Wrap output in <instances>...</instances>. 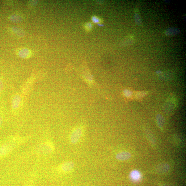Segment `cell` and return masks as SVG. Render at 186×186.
<instances>
[{"label":"cell","instance_id":"1","mask_svg":"<svg viewBox=\"0 0 186 186\" xmlns=\"http://www.w3.org/2000/svg\"><path fill=\"white\" fill-rule=\"evenodd\" d=\"M21 143V140L16 138L8 140L0 146V159L5 157L14 150Z\"/></svg>","mask_w":186,"mask_h":186},{"label":"cell","instance_id":"2","mask_svg":"<svg viewBox=\"0 0 186 186\" xmlns=\"http://www.w3.org/2000/svg\"><path fill=\"white\" fill-rule=\"evenodd\" d=\"M54 149L53 144L49 141L41 143L37 147L36 152L40 155H49L53 152Z\"/></svg>","mask_w":186,"mask_h":186},{"label":"cell","instance_id":"3","mask_svg":"<svg viewBox=\"0 0 186 186\" xmlns=\"http://www.w3.org/2000/svg\"><path fill=\"white\" fill-rule=\"evenodd\" d=\"M83 132V129L82 127H77L74 129L70 137V142L73 144L78 142L82 137Z\"/></svg>","mask_w":186,"mask_h":186},{"label":"cell","instance_id":"4","mask_svg":"<svg viewBox=\"0 0 186 186\" xmlns=\"http://www.w3.org/2000/svg\"><path fill=\"white\" fill-rule=\"evenodd\" d=\"M74 167L73 162L69 161L62 163L59 167L60 171L63 173H68L71 171Z\"/></svg>","mask_w":186,"mask_h":186},{"label":"cell","instance_id":"5","mask_svg":"<svg viewBox=\"0 0 186 186\" xmlns=\"http://www.w3.org/2000/svg\"><path fill=\"white\" fill-rule=\"evenodd\" d=\"M170 170L169 164L166 163H162L157 165L155 168L157 172L159 174H165L168 172Z\"/></svg>","mask_w":186,"mask_h":186},{"label":"cell","instance_id":"6","mask_svg":"<svg viewBox=\"0 0 186 186\" xmlns=\"http://www.w3.org/2000/svg\"><path fill=\"white\" fill-rule=\"evenodd\" d=\"M131 156L130 152L127 151H122L118 153L116 156V158L120 161H125L130 159Z\"/></svg>","mask_w":186,"mask_h":186},{"label":"cell","instance_id":"7","mask_svg":"<svg viewBox=\"0 0 186 186\" xmlns=\"http://www.w3.org/2000/svg\"><path fill=\"white\" fill-rule=\"evenodd\" d=\"M131 178L135 181L138 180L140 178V173L137 171H133L130 175Z\"/></svg>","mask_w":186,"mask_h":186},{"label":"cell","instance_id":"8","mask_svg":"<svg viewBox=\"0 0 186 186\" xmlns=\"http://www.w3.org/2000/svg\"><path fill=\"white\" fill-rule=\"evenodd\" d=\"M158 125L160 128H163L164 125V120L163 117L159 116L157 118Z\"/></svg>","mask_w":186,"mask_h":186},{"label":"cell","instance_id":"9","mask_svg":"<svg viewBox=\"0 0 186 186\" xmlns=\"http://www.w3.org/2000/svg\"><path fill=\"white\" fill-rule=\"evenodd\" d=\"M20 102V98L18 96L16 97V98H14L13 101L12 105L13 108H14L19 107Z\"/></svg>","mask_w":186,"mask_h":186},{"label":"cell","instance_id":"10","mask_svg":"<svg viewBox=\"0 0 186 186\" xmlns=\"http://www.w3.org/2000/svg\"><path fill=\"white\" fill-rule=\"evenodd\" d=\"M93 23H99L101 22L100 19L96 16H93L91 19Z\"/></svg>","mask_w":186,"mask_h":186},{"label":"cell","instance_id":"11","mask_svg":"<svg viewBox=\"0 0 186 186\" xmlns=\"http://www.w3.org/2000/svg\"><path fill=\"white\" fill-rule=\"evenodd\" d=\"M86 29L89 31L92 28V25L91 23H88L85 26Z\"/></svg>","mask_w":186,"mask_h":186},{"label":"cell","instance_id":"12","mask_svg":"<svg viewBox=\"0 0 186 186\" xmlns=\"http://www.w3.org/2000/svg\"><path fill=\"white\" fill-rule=\"evenodd\" d=\"M2 87H3L2 83V82H1V81H0V91H2Z\"/></svg>","mask_w":186,"mask_h":186},{"label":"cell","instance_id":"13","mask_svg":"<svg viewBox=\"0 0 186 186\" xmlns=\"http://www.w3.org/2000/svg\"><path fill=\"white\" fill-rule=\"evenodd\" d=\"M2 118L1 117V116H0V125H1V124H2Z\"/></svg>","mask_w":186,"mask_h":186},{"label":"cell","instance_id":"14","mask_svg":"<svg viewBox=\"0 0 186 186\" xmlns=\"http://www.w3.org/2000/svg\"><path fill=\"white\" fill-rule=\"evenodd\" d=\"M162 186H170L169 185L165 184V185H162Z\"/></svg>","mask_w":186,"mask_h":186},{"label":"cell","instance_id":"15","mask_svg":"<svg viewBox=\"0 0 186 186\" xmlns=\"http://www.w3.org/2000/svg\"><path fill=\"white\" fill-rule=\"evenodd\" d=\"M25 186H31L29 185H26Z\"/></svg>","mask_w":186,"mask_h":186}]
</instances>
